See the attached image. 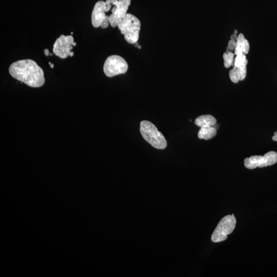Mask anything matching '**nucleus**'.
<instances>
[{
    "label": "nucleus",
    "mask_w": 277,
    "mask_h": 277,
    "mask_svg": "<svg viewBox=\"0 0 277 277\" xmlns=\"http://www.w3.org/2000/svg\"><path fill=\"white\" fill-rule=\"evenodd\" d=\"M106 2L114 5L112 14L109 16V22L111 26H118L119 22L127 14L131 0H106Z\"/></svg>",
    "instance_id": "423d86ee"
},
{
    "label": "nucleus",
    "mask_w": 277,
    "mask_h": 277,
    "mask_svg": "<svg viewBox=\"0 0 277 277\" xmlns=\"http://www.w3.org/2000/svg\"><path fill=\"white\" fill-rule=\"evenodd\" d=\"M245 38L242 34H240L236 41V47L235 50V54L236 55L243 53V50L244 43H245Z\"/></svg>",
    "instance_id": "ddd939ff"
},
{
    "label": "nucleus",
    "mask_w": 277,
    "mask_h": 277,
    "mask_svg": "<svg viewBox=\"0 0 277 277\" xmlns=\"http://www.w3.org/2000/svg\"><path fill=\"white\" fill-rule=\"evenodd\" d=\"M105 13L106 2L103 1L97 2L92 15V22L94 27H101L102 22L106 17Z\"/></svg>",
    "instance_id": "1a4fd4ad"
},
{
    "label": "nucleus",
    "mask_w": 277,
    "mask_h": 277,
    "mask_svg": "<svg viewBox=\"0 0 277 277\" xmlns=\"http://www.w3.org/2000/svg\"><path fill=\"white\" fill-rule=\"evenodd\" d=\"M118 28L126 40L129 44L136 43L139 38L141 28L140 21L134 15L127 14L119 22Z\"/></svg>",
    "instance_id": "f03ea898"
},
{
    "label": "nucleus",
    "mask_w": 277,
    "mask_h": 277,
    "mask_svg": "<svg viewBox=\"0 0 277 277\" xmlns=\"http://www.w3.org/2000/svg\"><path fill=\"white\" fill-rule=\"evenodd\" d=\"M249 50H250L249 42L247 39H245V43H244L243 52L245 54H247L249 53Z\"/></svg>",
    "instance_id": "a211bd4d"
},
{
    "label": "nucleus",
    "mask_w": 277,
    "mask_h": 277,
    "mask_svg": "<svg viewBox=\"0 0 277 277\" xmlns=\"http://www.w3.org/2000/svg\"><path fill=\"white\" fill-rule=\"evenodd\" d=\"M236 225L234 215H227L219 222L212 236V241L214 243L225 241L227 235L232 233Z\"/></svg>",
    "instance_id": "20e7f679"
},
{
    "label": "nucleus",
    "mask_w": 277,
    "mask_h": 277,
    "mask_svg": "<svg viewBox=\"0 0 277 277\" xmlns=\"http://www.w3.org/2000/svg\"><path fill=\"white\" fill-rule=\"evenodd\" d=\"M213 127L216 129L217 130L219 129V125L217 124H216Z\"/></svg>",
    "instance_id": "5701e85b"
},
{
    "label": "nucleus",
    "mask_w": 277,
    "mask_h": 277,
    "mask_svg": "<svg viewBox=\"0 0 277 277\" xmlns=\"http://www.w3.org/2000/svg\"><path fill=\"white\" fill-rule=\"evenodd\" d=\"M140 130L143 138L153 148L164 150L167 147V141L163 135L151 122L142 121L140 123Z\"/></svg>",
    "instance_id": "7ed1b4c3"
},
{
    "label": "nucleus",
    "mask_w": 277,
    "mask_h": 277,
    "mask_svg": "<svg viewBox=\"0 0 277 277\" xmlns=\"http://www.w3.org/2000/svg\"><path fill=\"white\" fill-rule=\"evenodd\" d=\"M76 46L72 36L61 35L53 44V52L61 59L70 56L73 47Z\"/></svg>",
    "instance_id": "6e6552de"
},
{
    "label": "nucleus",
    "mask_w": 277,
    "mask_h": 277,
    "mask_svg": "<svg viewBox=\"0 0 277 277\" xmlns=\"http://www.w3.org/2000/svg\"><path fill=\"white\" fill-rule=\"evenodd\" d=\"M240 81H243L245 80L247 76V65L245 64L243 65L239 68H237L236 69Z\"/></svg>",
    "instance_id": "2eb2a0df"
},
{
    "label": "nucleus",
    "mask_w": 277,
    "mask_h": 277,
    "mask_svg": "<svg viewBox=\"0 0 277 277\" xmlns=\"http://www.w3.org/2000/svg\"><path fill=\"white\" fill-rule=\"evenodd\" d=\"M217 135V130L213 126L201 127L198 132V136L200 139L208 140L212 139Z\"/></svg>",
    "instance_id": "9b49d317"
},
{
    "label": "nucleus",
    "mask_w": 277,
    "mask_h": 277,
    "mask_svg": "<svg viewBox=\"0 0 277 277\" xmlns=\"http://www.w3.org/2000/svg\"><path fill=\"white\" fill-rule=\"evenodd\" d=\"M237 32H237V30H235L234 34H237Z\"/></svg>",
    "instance_id": "a878e982"
},
{
    "label": "nucleus",
    "mask_w": 277,
    "mask_h": 277,
    "mask_svg": "<svg viewBox=\"0 0 277 277\" xmlns=\"http://www.w3.org/2000/svg\"><path fill=\"white\" fill-rule=\"evenodd\" d=\"M248 63V61L247 59L246 54L244 53H242L237 55V57L235 59L234 66H236V68H239L244 64L247 65Z\"/></svg>",
    "instance_id": "4468645a"
},
{
    "label": "nucleus",
    "mask_w": 277,
    "mask_h": 277,
    "mask_svg": "<svg viewBox=\"0 0 277 277\" xmlns=\"http://www.w3.org/2000/svg\"><path fill=\"white\" fill-rule=\"evenodd\" d=\"M277 162V153L271 151L263 156H253L245 160V165L248 169L253 170L257 168H262L272 166Z\"/></svg>",
    "instance_id": "0eeeda50"
},
{
    "label": "nucleus",
    "mask_w": 277,
    "mask_h": 277,
    "mask_svg": "<svg viewBox=\"0 0 277 277\" xmlns=\"http://www.w3.org/2000/svg\"><path fill=\"white\" fill-rule=\"evenodd\" d=\"M44 54H45V55H47V56H48V55L50 54V51L48 49L44 50Z\"/></svg>",
    "instance_id": "4be33fe9"
},
{
    "label": "nucleus",
    "mask_w": 277,
    "mask_h": 277,
    "mask_svg": "<svg viewBox=\"0 0 277 277\" xmlns=\"http://www.w3.org/2000/svg\"><path fill=\"white\" fill-rule=\"evenodd\" d=\"M237 38H238V36L236 34H232L230 37L231 40H233L235 41H237Z\"/></svg>",
    "instance_id": "aec40b11"
},
{
    "label": "nucleus",
    "mask_w": 277,
    "mask_h": 277,
    "mask_svg": "<svg viewBox=\"0 0 277 277\" xmlns=\"http://www.w3.org/2000/svg\"><path fill=\"white\" fill-rule=\"evenodd\" d=\"M128 68L127 63L123 57L118 55H113L106 59L103 71L107 76L113 77L126 74Z\"/></svg>",
    "instance_id": "39448f33"
},
{
    "label": "nucleus",
    "mask_w": 277,
    "mask_h": 277,
    "mask_svg": "<svg viewBox=\"0 0 277 277\" xmlns=\"http://www.w3.org/2000/svg\"><path fill=\"white\" fill-rule=\"evenodd\" d=\"M236 41L233 40H230L228 44V48L231 50H234L236 47Z\"/></svg>",
    "instance_id": "f3484780"
},
{
    "label": "nucleus",
    "mask_w": 277,
    "mask_h": 277,
    "mask_svg": "<svg viewBox=\"0 0 277 277\" xmlns=\"http://www.w3.org/2000/svg\"><path fill=\"white\" fill-rule=\"evenodd\" d=\"M49 64H50V68H51V69H53V67H54L53 64H52V63H51L50 62H49Z\"/></svg>",
    "instance_id": "b1692460"
},
{
    "label": "nucleus",
    "mask_w": 277,
    "mask_h": 277,
    "mask_svg": "<svg viewBox=\"0 0 277 277\" xmlns=\"http://www.w3.org/2000/svg\"><path fill=\"white\" fill-rule=\"evenodd\" d=\"M136 47L139 49H141V47L140 46H136Z\"/></svg>",
    "instance_id": "393cba45"
},
{
    "label": "nucleus",
    "mask_w": 277,
    "mask_h": 277,
    "mask_svg": "<svg viewBox=\"0 0 277 277\" xmlns=\"http://www.w3.org/2000/svg\"><path fill=\"white\" fill-rule=\"evenodd\" d=\"M109 16H106L105 18L102 22V23L101 24V26L102 28H106L108 26L109 24Z\"/></svg>",
    "instance_id": "6ab92c4d"
},
{
    "label": "nucleus",
    "mask_w": 277,
    "mask_h": 277,
    "mask_svg": "<svg viewBox=\"0 0 277 277\" xmlns=\"http://www.w3.org/2000/svg\"><path fill=\"white\" fill-rule=\"evenodd\" d=\"M237 68L234 66L233 69L231 70L229 73V76L230 80L234 83H237L240 81L239 76L236 71Z\"/></svg>",
    "instance_id": "dca6fc26"
},
{
    "label": "nucleus",
    "mask_w": 277,
    "mask_h": 277,
    "mask_svg": "<svg viewBox=\"0 0 277 277\" xmlns=\"http://www.w3.org/2000/svg\"><path fill=\"white\" fill-rule=\"evenodd\" d=\"M195 125L199 127L213 126L217 124V120L212 115H202L195 120Z\"/></svg>",
    "instance_id": "9d476101"
},
{
    "label": "nucleus",
    "mask_w": 277,
    "mask_h": 277,
    "mask_svg": "<svg viewBox=\"0 0 277 277\" xmlns=\"http://www.w3.org/2000/svg\"><path fill=\"white\" fill-rule=\"evenodd\" d=\"M9 72L14 78L31 87H40L46 82L43 71L32 60H22L13 63L10 66Z\"/></svg>",
    "instance_id": "f257e3e1"
},
{
    "label": "nucleus",
    "mask_w": 277,
    "mask_h": 277,
    "mask_svg": "<svg viewBox=\"0 0 277 277\" xmlns=\"http://www.w3.org/2000/svg\"><path fill=\"white\" fill-rule=\"evenodd\" d=\"M273 140L277 142V131L275 132L274 136L272 137Z\"/></svg>",
    "instance_id": "412c9836"
},
{
    "label": "nucleus",
    "mask_w": 277,
    "mask_h": 277,
    "mask_svg": "<svg viewBox=\"0 0 277 277\" xmlns=\"http://www.w3.org/2000/svg\"><path fill=\"white\" fill-rule=\"evenodd\" d=\"M234 55L235 54L231 51L227 53L226 52L224 53L223 56L225 61L224 65L226 68H229L231 66H234Z\"/></svg>",
    "instance_id": "f8f14e48"
}]
</instances>
